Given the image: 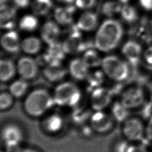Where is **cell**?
I'll return each instance as SVG.
<instances>
[{"label": "cell", "instance_id": "20", "mask_svg": "<svg viewBox=\"0 0 152 152\" xmlns=\"http://www.w3.org/2000/svg\"><path fill=\"white\" fill-rule=\"evenodd\" d=\"M97 14L93 12L86 11L80 15L75 25L81 31H90L97 27Z\"/></svg>", "mask_w": 152, "mask_h": 152}, {"label": "cell", "instance_id": "17", "mask_svg": "<svg viewBox=\"0 0 152 152\" xmlns=\"http://www.w3.org/2000/svg\"><path fill=\"white\" fill-rule=\"evenodd\" d=\"M43 74L45 78L49 82L58 83L65 77L67 70L61 62L52 63L45 66Z\"/></svg>", "mask_w": 152, "mask_h": 152}, {"label": "cell", "instance_id": "27", "mask_svg": "<svg viewBox=\"0 0 152 152\" xmlns=\"http://www.w3.org/2000/svg\"><path fill=\"white\" fill-rule=\"evenodd\" d=\"M52 5V0H33L30 5L33 13L39 16L47 14L51 10Z\"/></svg>", "mask_w": 152, "mask_h": 152}, {"label": "cell", "instance_id": "32", "mask_svg": "<svg viewBox=\"0 0 152 152\" xmlns=\"http://www.w3.org/2000/svg\"><path fill=\"white\" fill-rule=\"evenodd\" d=\"M121 12L122 18L126 22L132 23L137 20L138 15L137 11L134 7L130 5H124L122 7Z\"/></svg>", "mask_w": 152, "mask_h": 152}, {"label": "cell", "instance_id": "41", "mask_svg": "<svg viewBox=\"0 0 152 152\" xmlns=\"http://www.w3.org/2000/svg\"><path fill=\"white\" fill-rule=\"evenodd\" d=\"M148 89V96L150 101L152 102V82L150 83L147 85Z\"/></svg>", "mask_w": 152, "mask_h": 152}, {"label": "cell", "instance_id": "31", "mask_svg": "<svg viewBox=\"0 0 152 152\" xmlns=\"http://www.w3.org/2000/svg\"><path fill=\"white\" fill-rule=\"evenodd\" d=\"M15 98L9 91L0 92V112L10 109L14 104Z\"/></svg>", "mask_w": 152, "mask_h": 152}, {"label": "cell", "instance_id": "9", "mask_svg": "<svg viewBox=\"0 0 152 152\" xmlns=\"http://www.w3.org/2000/svg\"><path fill=\"white\" fill-rule=\"evenodd\" d=\"M145 94L144 90L139 87H132L121 93L119 101L129 110L141 107L145 103Z\"/></svg>", "mask_w": 152, "mask_h": 152}, {"label": "cell", "instance_id": "28", "mask_svg": "<svg viewBox=\"0 0 152 152\" xmlns=\"http://www.w3.org/2000/svg\"><path fill=\"white\" fill-rule=\"evenodd\" d=\"M81 58L89 68L101 65L102 61L97 51L90 48L87 49L83 52Z\"/></svg>", "mask_w": 152, "mask_h": 152}, {"label": "cell", "instance_id": "38", "mask_svg": "<svg viewBox=\"0 0 152 152\" xmlns=\"http://www.w3.org/2000/svg\"><path fill=\"white\" fill-rule=\"evenodd\" d=\"M144 58L150 65H152V46H150L144 52Z\"/></svg>", "mask_w": 152, "mask_h": 152}, {"label": "cell", "instance_id": "8", "mask_svg": "<svg viewBox=\"0 0 152 152\" xmlns=\"http://www.w3.org/2000/svg\"><path fill=\"white\" fill-rule=\"evenodd\" d=\"M62 45L67 54L76 55L81 52H84L86 50L90 48L84 41L81 31L75 26H72L68 31V34Z\"/></svg>", "mask_w": 152, "mask_h": 152}, {"label": "cell", "instance_id": "2", "mask_svg": "<svg viewBox=\"0 0 152 152\" xmlns=\"http://www.w3.org/2000/svg\"><path fill=\"white\" fill-rule=\"evenodd\" d=\"M123 35V28L118 21L109 19L104 21L99 28L95 37L96 48L103 52L115 48Z\"/></svg>", "mask_w": 152, "mask_h": 152}, {"label": "cell", "instance_id": "25", "mask_svg": "<svg viewBox=\"0 0 152 152\" xmlns=\"http://www.w3.org/2000/svg\"><path fill=\"white\" fill-rule=\"evenodd\" d=\"M129 110L123 106L119 101L112 103L110 105V113L116 122L122 123L129 116Z\"/></svg>", "mask_w": 152, "mask_h": 152}, {"label": "cell", "instance_id": "37", "mask_svg": "<svg viewBox=\"0 0 152 152\" xmlns=\"http://www.w3.org/2000/svg\"><path fill=\"white\" fill-rule=\"evenodd\" d=\"M13 7L15 8L25 9L31 5V0H12Z\"/></svg>", "mask_w": 152, "mask_h": 152}, {"label": "cell", "instance_id": "6", "mask_svg": "<svg viewBox=\"0 0 152 152\" xmlns=\"http://www.w3.org/2000/svg\"><path fill=\"white\" fill-rule=\"evenodd\" d=\"M122 138L129 142H137L145 138V124L138 116H129L121 123Z\"/></svg>", "mask_w": 152, "mask_h": 152}, {"label": "cell", "instance_id": "23", "mask_svg": "<svg viewBox=\"0 0 152 152\" xmlns=\"http://www.w3.org/2000/svg\"><path fill=\"white\" fill-rule=\"evenodd\" d=\"M42 48V42L36 36H28L21 40V49L27 55H36Z\"/></svg>", "mask_w": 152, "mask_h": 152}, {"label": "cell", "instance_id": "43", "mask_svg": "<svg viewBox=\"0 0 152 152\" xmlns=\"http://www.w3.org/2000/svg\"><path fill=\"white\" fill-rule=\"evenodd\" d=\"M121 2H122V3H124V4H125V3H126V2H128V1H129V0H119Z\"/></svg>", "mask_w": 152, "mask_h": 152}, {"label": "cell", "instance_id": "39", "mask_svg": "<svg viewBox=\"0 0 152 152\" xmlns=\"http://www.w3.org/2000/svg\"><path fill=\"white\" fill-rule=\"evenodd\" d=\"M141 5L147 10H152V0H140Z\"/></svg>", "mask_w": 152, "mask_h": 152}, {"label": "cell", "instance_id": "21", "mask_svg": "<svg viewBox=\"0 0 152 152\" xmlns=\"http://www.w3.org/2000/svg\"><path fill=\"white\" fill-rule=\"evenodd\" d=\"M66 54L62 43L59 42L49 45L46 51L44 53L48 65L52 63L61 62Z\"/></svg>", "mask_w": 152, "mask_h": 152}, {"label": "cell", "instance_id": "1", "mask_svg": "<svg viewBox=\"0 0 152 152\" xmlns=\"http://www.w3.org/2000/svg\"><path fill=\"white\" fill-rule=\"evenodd\" d=\"M55 106L52 93L44 88H36L24 97L23 109L31 118H42Z\"/></svg>", "mask_w": 152, "mask_h": 152}, {"label": "cell", "instance_id": "11", "mask_svg": "<svg viewBox=\"0 0 152 152\" xmlns=\"http://www.w3.org/2000/svg\"><path fill=\"white\" fill-rule=\"evenodd\" d=\"M113 93L110 90L99 87L90 91V107L94 111L104 110L112 104Z\"/></svg>", "mask_w": 152, "mask_h": 152}, {"label": "cell", "instance_id": "34", "mask_svg": "<svg viewBox=\"0 0 152 152\" xmlns=\"http://www.w3.org/2000/svg\"><path fill=\"white\" fill-rule=\"evenodd\" d=\"M74 3L76 8L86 10L93 8L96 3V0H74Z\"/></svg>", "mask_w": 152, "mask_h": 152}, {"label": "cell", "instance_id": "16", "mask_svg": "<svg viewBox=\"0 0 152 152\" xmlns=\"http://www.w3.org/2000/svg\"><path fill=\"white\" fill-rule=\"evenodd\" d=\"M16 22V8L6 4L0 5V29L12 30Z\"/></svg>", "mask_w": 152, "mask_h": 152}, {"label": "cell", "instance_id": "12", "mask_svg": "<svg viewBox=\"0 0 152 152\" xmlns=\"http://www.w3.org/2000/svg\"><path fill=\"white\" fill-rule=\"evenodd\" d=\"M16 68L20 78L27 81L33 80L37 76L39 65L35 59L30 56L20 58L17 61Z\"/></svg>", "mask_w": 152, "mask_h": 152}, {"label": "cell", "instance_id": "22", "mask_svg": "<svg viewBox=\"0 0 152 152\" xmlns=\"http://www.w3.org/2000/svg\"><path fill=\"white\" fill-rule=\"evenodd\" d=\"M17 72L16 65L12 61L8 59H0V81L6 83L11 81Z\"/></svg>", "mask_w": 152, "mask_h": 152}, {"label": "cell", "instance_id": "4", "mask_svg": "<svg viewBox=\"0 0 152 152\" xmlns=\"http://www.w3.org/2000/svg\"><path fill=\"white\" fill-rule=\"evenodd\" d=\"M24 139V129L17 122H6L0 128V141L8 152H14L21 147Z\"/></svg>", "mask_w": 152, "mask_h": 152}, {"label": "cell", "instance_id": "15", "mask_svg": "<svg viewBox=\"0 0 152 152\" xmlns=\"http://www.w3.org/2000/svg\"><path fill=\"white\" fill-rule=\"evenodd\" d=\"M75 8L70 4L57 7L53 12L55 21L61 26L70 25L74 20Z\"/></svg>", "mask_w": 152, "mask_h": 152}, {"label": "cell", "instance_id": "29", "mask_svg": "<svg viewBox=\"0 0 152 152\" xmlns=\"http://www.w3.org/2000/svg\"><path fill=\"white\" fill-rule=\"evenodd\" d=\"M86 80L87 81L88 88L90 91L93 90L101 87V84L104 81V74L100 71H96L89 72Z\"/></svg>", "mask_w": 152, "mask_h": 152}, {"label": "cell", "instance_id": "14", "mask_svg": "<svg viewBox=\"0 0 152 152\" xmlns=\"http://www.w3.org/2000/svg\"><path fill=\"white\" fill-rule=\"evenodd\" d=\"M21 42L19 35L16 31L8 30L0 39V46L6 52L15 53L21 49Z\"/></svg>", "mask_w": 152, "mask_h": 152}, {"label": "cell", "instance_id": "7", "mask_svg": "<svg viewBox=\"0 0 152 152\" xmlns=\"http://www.w3.org/2000/svg\"><path fill=\"white\" fill-rule=\"evenodd\" d=\"M88 123L95 134L103 135L108 134L113 129L116 121L110 113L99 110L91 113Z\"/></svg>", "mask_w": 152, "mask_h": 152}, {"label": "cell", "instance_id": "44", "mask_svg": "<svg viewBox=\"0 0 152 152\" xmlns=\"http://www.w3.org/2000/svg\"><path fill=\"white\" fill-rule=\"evenodd\" d=\"M0 152H8L7 151L5 150H0Z\"/></svg>", "mask_w": 152, "mask_h": 152}, {"label": "cell", "instance_id": "18", "mask_svg": "<svg viewBox=\"0 0 152 152\" xmlns=\"http://www.w3.org/2000/svg\"><path fill=\"white\" fill-rule=\"evenodd\" d=\"M141 46L137 42L129 40L123 46L122 51L132 66L137 67L139 64Z\"/></svg>", "mask_w": 152, "mask_h": 152}, {"label": "cell", "instance_id": "13", "mask_svg": "<svg viewBox=\"0 0 152 152\" xmlns=\"http://www.w3.org/2000/svg\"><path fill=\"white\" fill-rule=\"evenodd\" d=\"M61 34L59 25L53 21H48L45 23L40 30L41 39L48 45L58 42Z\"/></svg>", "mask_w": 152, "mask_h": 152}, {"label": "cell", "instance_id": "10", "mask_svg": "<svg viewBox=\"0 0 152 152\" xmlns=\"http://www.w3.org/2000/svg\"><path fill=\"white\" fill-rule=\"evenodd\" d=\"M64 126L65 119L58 112L51 111L41 118V129L48 135H55L61 133Z\"/></svg>", "mask_w": 152, "mask_h": 152}, {"label": "cell", "instance_id": "5", "mask_svg": "<svg viewBox=\"0 0 152 152\" xmlns=\"http://www.w3.org/2000/svg\"><path fill=\"white\" fill-rule=\"evenodd\" d=\"M101 65L104 74L112 80L121 82L129 78L130 70L128 64L116 56L104 58Z\"/></svg>", "mask_w": 152, "mask_h": 152}, {"label": "cell", "instance_id": "35", "mask_svg": "<svg viewBox=\"0 0 152 152\" xmlns=\"http://www.w3.org/2000/svg\"><path fill=\"white\" fill-rule=\"evenodd\" d=\"M127 152H150L143 144H129Z\"/></svg>", "mask_w": 152, "mask_h": 152}, {"label": "cell", "instance_id": "36", "mask_svg": "<svg viewBox=\"0 0 152 152\" xmlns=\"http://www.w3.org/2000/svg\"><path fill=\"white\" fill-rule=\"evenodd\" d=\"M145 138L152 142V117L148 119L145 128Z\"/></svg>", "mask_w": 152, "mask_h": 152}, {"label": "cell", "instance_id": "26", "mask_svg": "<svg viewBox=\"0 0 152 152\" xmlns=\"http://www.w3.org/2000/svg\"><path fill=\"white\" fill-rule=\"evenodd\" d=\"M36 16L34 14L23 15L18 22L20 29L25 32L35 31L39 25V20Z\"/></svg>", "mask_w": 152, "mask_h": 152}, {"label": "cell", "instance_id": "30", "mask_svg": "<svg viewBox=\"0 0 152 152\" xmlns=\"http://www.w3.org/2000/svg\"><path fill=\"white\" fill-rule=\"evenodd\" d=\"M121 5L119 2L116 1H107L104 2L102 7V13L110 17L121 11Z\"/></svg>", "mask_w": 152, "mask_h": 152}, {"label": "cell", "instance_id": "42", "mask_svg": "<svg viewBox=\"0 0 152 152\" xmlns=\"http://www.w3.org/2000/svg\"><path fill=\"white\" fill-rule=\"evenodd\" d=\"M56 1L65 4V5H68L72 4L73 2H74V0H55Z\"/></svg>", "mask_w": 152, "mask_h": 152}, {"label": "cell", "instance_id": "33", "mask_svg": "<svg viewBox=\"0 0 152 152\" xmlns=\"http://www.w3.org/2000/svg\"><path fill=\"white\" fill-rule=\"evenodd\" d=\"M129 142L124 138L114 141L112 144L111 152H127Z\"/></svg>", "mask_w": 152, "mask_h": 152}, {"label": "cell", "instance_id": "45", "mask_svg": "<svg viewBox=\"0 0 152 152\" xmlns=\"http://www.w3.org/2000/svg\"><path fill=\"white\" fill-rule=\"evenodd\" d=\"M151 152H152V151H151Z\"/></svg>", "mask_w": 152, "mask_h": 152}, {"label": "cell", "instance_id": "40", "mask_svg": "<svg viewBox=\"0 0 152 152\" xmlns=\"http://www.w3.org/2000/svg\"><path fill=\"white\" fill-rule=\"evenodd\" d=\"M14 152H40L36 148L30 147H21Z\"/></svg>", "mask_w": 152, "mask_h": 152}, {"label": "cell", "instance_id": "3", "mask_svg": "<svg viewBox=\"0 0 152 152\" xmlns=\"http://www.w3.org/2000/svg\"><path fill=\"white\" fill-rule=\"evenodd\" d=\"M52 95L55 106L72 109L79 106L83 97L80 88L71 81H64L58 84Z\"/></svg>", "mask_w": 152, "mask_h": 152}, {"label": "cell", "instance_id": "24", "mask_svg": "<svg viewBox=\"0 0 152 152\" xmlns=\"http://www.w3.org/2000/svg\"><path fill=\"white\" fill-rule=\"evenodd\" d=\"M29 85L28 81L21 78L13 81L10 85L8 91L15 99L25 97L28 93Z\"/></svg>", "mask_w": 152, "mask_h": 152}, {"label": "cell", "instance_id": "19", "mask_svg": "<svg viewBox=\"0 0 152 152\" xmlns=\"http://www.w3.org/2000/svg\"><path fill=\"white\" fill-rule=\"evenodd\" d=\"M68 72L75 80L81 81L86 79L89 74V68L84 63L82 58L73 59L69 64Z\"/></svg>", "mask_w": 152, "mask_h": 152}]
</instances>
